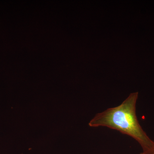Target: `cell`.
I'll return each instance as SVG.
<instances>
[{"label":"cell","mask_w":154,"mask_h":154,"mask_svg":"<svg viewBox=\"0 0 154 154\" xmlns=\"http://www.w3.org/2000/svg\"><path fill=\"white\" fill-rule=\"evenodd\" d=\"M138 93L135 92L116 107L97 113L89 123L93 128L105 127L127 135L139 144L142 152H154V141L140 124L136 115V103Z\"/></svg>","instance_id":"1"},{"label":"cell","mask_w":154,"mask_h":154,"mask_svg":"<svg viewBox=\"0 0 154 154\" xmlns=\"http://www.w3.org/2000/svg\"><path fill=\"white\" fill-rule=\"evenodd\" d=\"M140 154H145V153H143V152H142V153H140ZM150 154H154V152L153 153Z\"/></svg>","instance_id":"2"}]
</instances>
